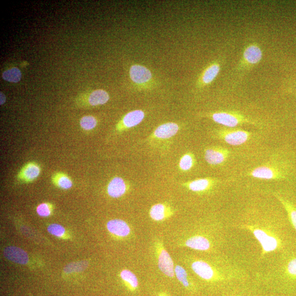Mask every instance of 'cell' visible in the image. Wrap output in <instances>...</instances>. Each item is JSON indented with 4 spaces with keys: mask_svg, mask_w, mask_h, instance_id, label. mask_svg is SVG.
I'll use <instances>...</instances> for the list:
<instances>
[{
    "mask_svg": "<svg viewBox=\"0 0 296 296\" xmlns=\"http://www.w3.org/2000/svg\"><path fill=\"white\" fill-rule=\"evenodd\" d=\"M233 227L247 231L255 237L261 247L260 260L271 253L286 252L288 241L285 227L275 217L249 212Z\"/></svg>",
    "mask_w": 296,
    "mask_h": 296,
    "instance_id": "obj_1",
    "label": "cell"
},
{
    "mask_svg": "<svg viewBox=\"0 0 296 296\" xmlns=\"http://www.w3.org/2000/svg\"><path fill=\"white\" fill-rule=\"evenodd\" d=\"M191 268L203 280L218 284H232L249 278L247 270L228 257H219L214 262L198 258Z\"/></svg>",
    "mask_w": 296,
    "mask_h": 296,
    "instance_id": "obj_2",
    "label": "cell"
},
{
    "mask_svg": "<svg viewBox=\"0 0 296 296\" xmlns=\"http://www.w3.org/2000/svg\"><path fill=\"white\" fill-rule=\"evenodd\" d=\"M264 272L261 277L265 279L296 281V254L285 256Z\"/></svg>",
    "mask_w": 296,
    "mask_h": 296,
    "instance_id": "obj_3",
    "label": "cell"
},
{
    "mask_svg": "<svg viewBox=\"0 0 296 296\" xmlns=\"http://www.w3.org/2000/svg\"><path fill=\"white\" fill-rule=\"evenodd\" d=\"M264 55L259 44L252 42L246 45L235 69L236 77L240 78L244 77L246 73L260 63Z\"/></svg>",
    "mask_w": 296,
    "mask_h": 296,
    "instance_id": "obj_4",
    "label": "cell"
},
{
    "mask_svg": "<svg viewBox=\"0 0 296 296\" xmlns=\"http://www.w3.org/2000/svg\"><path fill=\"white\" fill-rule=\"evenodd\" d=\"M204 116L210 118L215 123L228 128H234L245 124L252 125L257 127H260L262 125V123L259 121L250 118L238 111H217L206 114Z\"/></svg>",
    "mask_w": 296,
    "mask_h": 296,
    "instance_id": "obj_5",
    "label": "cell"
},
{
    "mask_svg": "<svg viewBox=\"0 0 296 296\" xmlns=\"http://www.w3.org/2000/svg\"><path fill=\"white\" fill-rule=\"evenodd\" d=\"M251 132L234 128L223 127L215 129L212 136L231 145L238 146L247 142L251 138Z\"/></svg>",
    "mask_w": 296,
    "mask_h": 296,
    "instance_id": "obj_6",
    "label": "cell"
},
{
    "mask_svg": "<svg viewBox=\"0 0 296 296\" xmlns=\"http://www.w3.org/2000/svg\"><path fill=\"white\" fill-rule=\"evenodd\" d=\"M287 174L284 168L276 165H264L254 169L247 176L265 180H282L287 178Z\"/></svg>",
    "mask_w": 296,
    "mask_h": 296,
    "instance_id": "obj_7",
    "label": "cell"
},
{
    "mask_svg": "<svg viewBox=\"0 0 296 296\" xmlns=\"http://www.w3.org/2000/svg\"><path fill=\"white\" fill-rule=\"evenodd\" d=\"M224 58L212 61L200 74L197 82L198 89H202L213 82L218 76L223 64Z\"/></svg>",
    "mask_w": 296,
    "mask_h": 296,
    "instance_id": "obj_8",
    "label": "cell"
},
{
    "mask_svg": "<svg viewBox=\"0 0 296 296\" xmlns=\"http://www.w3.org/2000/svg\"><path fill=\"white\" fill-rule=\"evenodd\" d=\"M231 153L227 148L215 146L205 149L204 157L208 164L216 166L224 164L230 156Z\"/></svg>",
    "mask_w": 296,
    "mask_h": 296,
    "instance_id": "obj_9",
    "label": "cell"
},
{
    "mask_svg": "<svg viewBox=\"0 0 296 296\" xmlns=\"http://www.w3.org/2000/svg\"><path fill=\"white\" fill-rule=\"evenodd\" d=\"M158 257V268L166 276L173 278L175 276L174 264L171 257L165 249L163 244L160 241L156 243Z\"/></svg>",
    "mask_w": 296,
    "mask_h": 296,
    "instance_id": "obj_10",
    "label": "cell"
},
{
    "mask_svg": "<svg viewBox=\"0 0 296 296\" xmlns=\"http://www.w3.org/2000/svg\"><path fill=\"white\" fill-rule=\"evenodd\" d=\"M220 183L221 181L218 179L203 178L184 183L183 186L194 193L204 194L213 189Z\"/></svg>",
    "mask_w": 296,
    "mask_h": 296,
    "instance_id": "obj_11",
    "label": "cell"
},
{
    "mask_svg": "<svg viewBox=\"0 0 296 296\" xmlns=\"http://www.w3.org/2000/svg\"><path fill=\"white\" fill-rule=\"evenodd\" d=\"M131 80L137 85H144L151 81L152 74L151 71L144 66L135 64L130 70Z\"/></svg>",
    "mask_w": 296,
    "mask_h": 296,
    "instance_id": "obj_12",
    "label": "cell"
},
{
    "mask_svg": "<svg viewBox=\"0 0 296 296\" xmlns=\"http://www.w3.org/2000/svg\"><path fill=\"white\" fill-rule=\"evenodd\" d=\"M180 129L179 125L174 123H166L158 126L152 135L153 139L166 140L176 135Z\"/></svg>",
    "mask_w": 296,
    "mask_h": 296,
    "instance_id": "obj_13",
    "label": "cell"
},
{
    "mask_svg": "<svg viewBox=\"0 0 296 296\" xmlns=\"http://www.w3.org/2000/svg\"><path fill=\"white\" fill-rule=\"evenodd\" d=\"M145 118V112L141 110H135L128 112L124 116L119 125L120 130H127L135 127L143 122Z\"/></svg>",
    "mask_w": 296,
    "mask_h": 296,
    "instance_id": "obj_14",
    "label": "cell"
},
{
    "mask_svg": "<svg viewBox=\"0 0 296 296\" xmlns=\"http://www.w3.org/2000/svg\"><path fill=\"white\" fill-rule=\"evenodd\" d=\"M3 255L7 260L20 265H26L29 261L28 254L18 248L10 247L4 249Z\"/></svg>",
    "mask_w": 296,
    "mask_h": 296,
    "instance_id": "obj_15",
    "label": "cell"
},
{
    "mask_svg": "<svg viewBox=\"0 0 296 296\" xmlns=\"http://www.w3.org/2000/svg\"><path fill=\"white\" fill-rule=\"evenodd\" d=\"M127 186L122 178L116 177L112 178L108 184L107 191L111 197L118 198L126 193Z\"/></svg>",
    "mask_w": 296,
    "mask_h": 296,
    "instance_id": "obj_16",
    "label": "cell"
},
{
    "mask_svg": "<svg viewBox=\"0 0 296 296\" xmlns=\"http://www.w3.org/2000/svg\"><path fill=\"white\" fill-rule=\"evenodd\" d=\"M108 230L111 234L119 237H126L131 233L130 227L126 222L119 219H112L107 224Z\"/></svg>",
    "mask_w": 296,
    "mask_h": 296,
    "instance_id": "obj_17",
    "label": "cell"
},
{
    "mask_svg": "<svg viewBox=\"0 0 296 296\" xmlns=\"http://www.w3.org/2000/svg\"><path fill=\"white\" fill-rule=\"evenodd\" d=\"M274 195L284 208L289 222L296 232V206L290 200L282 197L281 194L274 193Z\"/></svg>",
    "mask_w": 296,
    "mask_h": 296,
    "instance_id": "obj_18",
    "label": "cell"
},
{
    "mask_svg": "<svg viewBox=\"0 0 296 296\" xmlns=\"http://www.w3.org/2000/svg\"><path fill=\"white\" fill-rule=\"evenodd\" d=\"M173 214L171 208L165 203H157L153 205L149 211L151 218L156 221H161L170 218Z\"/></svg>",
    "mask_w": 296,
    "mask_h": 296,
    "instance_id": "obj_19",
    "label": "cell"
},
{
    "mask_svg": "<svg viewBox=\"0 0 296 296\" xmlns=\"http://www.w3.org/2000/svg\"><path fill=\"white\" fill-rule=\"evenodd\" d=\"M109 99V95L106 91L102 90H95L90 94L89 103L91 106L103 105Z\"/></svg>",
    "mask_w": 296,
    "mask_h": 296,
    "instance_id": "obj_20",
    "label": "cell"
},
{
    "mask_svg": "<svg viewBox=\"0 0 296 296\" xmlns=\"http://www.w3.org/2000/svg\"><path fill=\"white\" fill-rule=\"evenodd\" d=\"M196 164V159L194 154L187 152L184 154L179 161V168L183 172L189 171Z\"/></svg>",
    "mask_w": 296,
    "mask_h": 296,
    "instance_id": "obj_21",
    "label": "cell"
},
{
    "mask_svg": "<svg viewBox=\"0 0 296 296\" xmlns=\"http://www.w3.org/2000/svg\"><path fill=\"white\" fill-rule=\"evenodd\" d=\"M120 277L126 283L127 286L132 291L136 290L139 287V280L136 275L131 271L125 269L120 273Z\"/></svg>",
    "mask_w": 296,
    "mask_h": 296,
    "instance_id": "obj_22",
    "label": "cell"
},
{
    "mask_svg": "<svg viewBox=\"0 0 296 296\" xmlns=\"http://www.w3.org/2000/svg\"><path fill=\"white\" fill-rule=\"evenodd\" d=\"M40 173L39 166L34 163H31L25 166L22 172V176L26 180L31 181L38 177Z\"/></svg>",
    "mask_w": 296,
    "mask_h": 296,
    "instance_id": "obj_23",
    "label": "cell"
},
{
    "mask_svg": "<svg viewBox=\"0 0 296 296\" xmlns=\"http://www.w3.org/2000/svg\"><path fill=\"white\" fill-rule=\"evenodd\" d=\"M174 273L178 280L186 288H191V285L188 274H187V271L184 268H183L180 265H176L174 268Z\"/></svg>",
    "mask_w": 296,
    "mask_h": 296,
    "instance_id": "obj_24",
    "label": "cell"
},
{
    "mask_svg": "<svg viewBox=\"0 0 296 296\" xmlns=\"http://www.w3.org/2000/svg\"><path fill=\"white\" fill-rule=\"evenodd\" d=\"M4 80L11 82H18L22 78V73L20 70L13 68L5 71L2 74Z\"/></svg>",
    "mask_w": 296,
    "mask_h": 296,
    "instance_id": "obj_25",
    "label": "cell"
},
{
    "mask_svg": "<svg viewBox=\"0 0 296 296\" xmlns=\"http://www.w3.org/2000/svg\"><path fill=\"white\" fill-rule=\"evenodd\" d=\"M88 265V262L86 261L72 263L65 266L64 272L67 274L81 272L87 268Z\"/></svg>",
    "mask_w": 296,
    "mask_h": 296,
    "instance_id": "obj_26",
    "label": "cell"
},
{
    "mask_svg": "<svg viewBox=\"0 0 296 296\" xmlns=\"http://www.w3.org/2000/svg\"><path fill=\"white\" fill-rule=\"evenodd\" d=\"M96 119L93 116H86L83 117L80 121L81 126L86 130H93L96 126Z\"/></svg>",
    "mask_w": 296,
    "mask_h": 296,
    "instance_id": "obj_27",
    "label": "cell"
},
{
    "mask_svg": "<svg viewBox=\"0 0 296 296\" xmlns=\"http://www.w3.org/2000/svg\"><path fill=\"white\" fill-rule=\"evenodd\" d=\"M56 179L57 184L62 189H68L73 186L72 180L65 174L58 175Z\"/></svg>",
    "mask_w": 296,
    "mask_h": 296,
    "instance_id": "obj_28",
    "label": "cell"
},
{
    "mask_svg": "<svg viewBox=\"0 0 296 296\" xmlns=\"http://www.w3.org/2000/svg\"><path fill=\"white\" fill-rule=\"evenodd\" d=\"M48 232L50 234L58 237H62L65 234V230L64 227L61 225L52 224L49 225L47 228Z\"/></svg>",
    "mask_w": 296,
    "mask_h": 296,
    "instance_id": "obj_29",
    "label": "cell"
},
{
    "mask_svg": "<svg viewBox=\"0 0 296 296\" xmlns=\"http://www.w3.org/2000/svg\"><path fill=\"white\" fill-rule=\"evenodd\" d=\"M37 213L42 217H47L51 214V210L47 203H43L40 204L37 207Z\"/></svg>",
    "mask_w": 296,
    "mask_h": 296,
    "instance_id": "obj_30",
    "label": "cell"
},
{
    "mask_svg": "<svg viewBox=\"0 0 296 296\" xmlns=\"http://www.w3.org/2000/svg\"><path fill=\"white\" fill-rule=\"evenodd\" d=\"M5 101H6L5 95H4L3 93H1V105L2 104H4V103H5Z\"/></svg>",
    "mask_w": 296,
    "mask_h": 296,
    "instance_id": "obj_31",
    "label": "cell"
},
{
    "mask_svg": "<svg viewBox=\"0 0 296 296\" xmlns=\"http://www.w3.org/2000/svg\"><path fill=\"white\" fill-rule=\"evenodd\" d=\"M159 296H167L164 294H160Z\"/></svg>",
    "mask_w": 296,
    "mask_h": 296,
    "instance_id": "obj_32",
    "label": "cell"
},
{
    "mask_svg": "<svg viewBox=\"0 0 296 296\" xmlns=\"http://www.w3.org/2000/svg\"></svg>",
    "mask_w": 296,
    "mask_h": 296,
    "instance_id": "obj_33",
    "label": "cell"
}]
</instances>
